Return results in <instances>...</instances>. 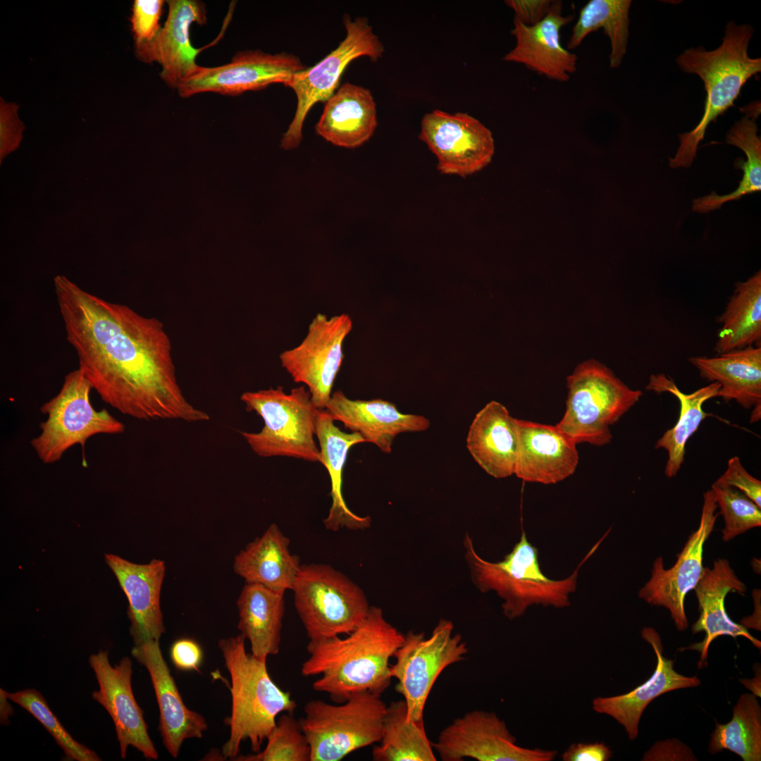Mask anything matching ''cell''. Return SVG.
Here are the masks:
<instances>
[{
    "label": "cell",
    "mask_w": 761,
    "mask_h": 761,
    "mask_svg": "<svg viewBox=\"0 0 761 761\" xmlns=\"http://www.w3.org/2000/svg\"><path fill=\"white\" fill-rule=\"evenodd\" d=\"M92 389L78 369L66 375L58 393L41 407L47 419L40 423L41 433L30 444L43 463L58 462L76 444L84 447L94 435L124 432L125 426L106 409H94L89 397Z\"/></svg>",
    "instance_id": "30bf717a"
},
{
    "label": "cell",
    "mask_w": 761,
    "mask_h": 761,
    "mask_svg": "<svg viewBox=\"0 0 761 761\" xmlns=\"http://www.w3.org/2000/svg\"><path fill=\"white\" fill-rule=\"evenodd\" d=\"M291 590L309 641L349 633L371 607L355 583L326 564H301Z\"/></svg>",
    "instance_id": "9c48e42d"
},
{
    "label": "cell",
    "mask_w": 761,
    "mask_h": 761,
    "mask_svg": "<svg viewBox=\"0 0 761 761\" xmlns=\"http://www.w3.org/2000/svg\"><path fill=\"white\" fill-rule=\"evenodd\" d=\"M506 4L511 8L514 18L527 25H534L547 16L552 1L550 0H508Z\"/></svg>",
    "instance_id": "7dc6e473"
},
{
    "label": "cell",
    "mask_w": 761,
    "mask_h": 761,
    "mask_svg": "<svg viewBox=\"0 0 761 761\" xmlns=\"http://www.w3.org/2000/svg\"><path fill=\"white\" fill-rule=\"evenodd\" d=\"M289 545V539L272 524L235 555L233 570L246 583L285 593L292 589L301 567Z\"/></svg>",
    "instance_id": "f1b7e54d"
},
{
    "label": "cell",
    "mask_w": 761,
    "mask_h": 761,
    "mask_svg": "<svg viewBox=\"0 0 761 761\" xmlns=\"http://www.w3.org/2000/svg\"><path fill=\"white\" fill-rule=\"evenodd\" d=\"M612 751L604 743H572L562 755L564 761H607Z\"/></svg>",
    "instance_id": "c3c4849f"
},
{
    "label": "cell",
    "mask_w": 761,
    "mask_h": 761,
    "mask_svg": "<svg viewBox=\"0 0 761 761\" xmlns=\"http://www.w3.org/2000/svg\"><path fill=\"white\" fill-rule=\"evenodd\" d=\"M753 32L750 25L729 21L717 48L707 51L703 47H691L677 57L681 70L701 79L706 97L699 123L690 132L679 135L680 145L674 157L669 158L671 168L691 166L709 125L734 106L743 85L760 73V58H751L748 52Z\"/></svg>",
    "instance_id": "3957f363"
},
{
    "label": "cell",
    "mask_w": 761,
    "mask_h": 761,
    "mask_svg": "<svg viewBox=\"0 0 761 761\" xmlns=\"http://www.w3.org/2000/svg\"><path fill=\"white\" fill-rule=\"evenodd\" d=\"M306 68L300 59L292 54H271L260 50H247L237 53L230 62L222 66H199L176 89L182 98L204 92L236 96L274 83L285 85L294 73Z\"/></svg>",
    "instance_id": "e0dca14e"
},
{
    "label": "cell",
    "mask_w": 761,
    "mask_h": 761,
    "mask_svg": "<svg viewBox=\"0 0 761 761\" xmlns=\"http://www.w3.org/2000/svg\"><path fill=\"white\" fill-rule=\"evenodd\" d=\"M284 594L257 583H246L238 597L237 628L249 640L252 655L259 660H266L280 650Z\"/></svg>",
    "instance_id": "1f68e13d"
},
{
    "label": "cell",
    "mask_w": 761,
    "mask_h": 761,
    "mask_svg": "<svg viewBox=\"0 0 761 761\" xmlns=\"http://www.w3.org/2000/svg\"><path fill=\"white\" fill-rule=\"evenodd\" d=\"M387 706L381 695L363 691L338 705L309 701L299 719L311 747V761H340L378 743Z\"/></svg>",
    "instance_id": "ba28073f"
},
{
    "label": "cell",
    "mask_w": 761,
    "mask_h": 761,
    "mask_svg": "<svg viewBox=\"0 0 761 761\" xmlns=\"http://www.w3.org/2000/svg\"><path fill=\"white\" fill-rule=\"evenodd\" d=\"M724 749L743 761L761 760V708L755 694H742L733 708L731 719L716 724L708 751L715 754Z\"/></svg>",
    "instance_id": "74e56055"
},
{
    "label": "cell",
    "mask_w": 761,
    "mask_h": 761,
    "mask_svg": "<svg viewBox=\"0 0 761 761\" xmlns=\"http://www.w3.org/2000/svg\"><path fill=\"white\" fill-rule=\"evenodd\" d=\"M247 412H254L263 419L259 432H242L249 447L262 457H288L321 464L317 447L316 421L318 409L304 385L285 393L278 386L255 392H245L240 397Z\"/></svg>",
    "instance_id": "52a82bcc"
},
{
    "label": "cell",
    "mask_w": 761,
    "mask_h": 761,
    "mask_svg": "<svg viewBox=\"0 0 761 761\" xmlns=\"http://www.w3.org/2000/svg\"><path fill=\"white\" fill-rule=\"evenodd\" d=\"M711 490L724 521L722 531L724 542L761 526V508L742 492L717 481Z\"/></svg>",
    "instance_id": "60d3db41"
},
{
    "label": "cell",
    "mask_w": 761,
    "mask_h": 761,
    "mask_svg": "<svg viewBox=\"0 0 761 761\" xmlns=\"http://www.w3.org/2000/svg\"><path fill=\"white\" fill-rule=\"evenodd\" d=\"M754 105L745 111V115L736 120L726 136L729 144L736 146L745 154L746 160L737 159L734 167L743 171L742 179L737 189L726 195L715 192L699 197L693 202V211L705 214L720 209L727 202L739 199L741 197L761 190V140L757 135L755 120L760 114Z\"/></svg>",
    "instance_id": "e575fe53"
},
{
    "label": "cell",
    "mask_w": 761,
    "mask_h": 761,
    "mask_svg": "<svg viewBox=\"0 0 761 761\" xmlns=\"http://www.w3.org/2000/svg\"><path fill=\"white\" fill-rule=\"evenodd\" d=\"M567 385L566 409L556 426L576 445L609 444L612 438L610 426L643 395L595 359L579 364L567 378Z\"/></svg>",
    "instance_id": "8992f818"
},
{
    "label": "cell",
    "mask_w": 761,
    "mask_h": 761,
    "mask_svg": "<svg viewBox=\"0 0 761 761\" xmlns=\"http://www.w3.org/2000/svg\"><path fill=\"white\" fill-rule=\"evenodd\" d=\"M715 351L719 354L753 346L761 340V272L738 283L719 318Z\"/></svg>",
    "instance_id": "836d02e7"
},
{
    "label": "cell",
    "mask_w": 761,
    "mask_h": 761,
    "mask_svg": "<svg viewBox=\"0 0 761 761\" xmlns=\"http://www.w3.org/2000/svg\"><path fill=\"white\" fill-rule=\"evenodd\" d=\"M261 752L237 755L238 761H311V747L299 721L292 714L284 712L268 736Z\"/></svg>",
    "instance_id": "ab89813d"
},
{
    "label": "cell",
    "mask_w": 761,
    "mask_h": 761,
    "mask_svg": "<svg viewBox=\"0 0 761 761\" xmlns=\"http://www.w3.org/2000/svg\"><path fill=\"white\" fill-rule=\"evenodd\" d=\"M698 601L700 616L692 626L693 633L704 632L703 641L683 648L695 650L700 653L698 667L707 658L710 643L717 637L729 636L734 638L742 636L760 649L761 642L753 636L747 628L732 621L725 610V598L731 592L743 595L747 590L745 583L736 576L727 559L718 558L712 568L705 567L700 581L694 588Z\"/></svg>",
    "instance_id": "cb8c5ba5"
},
{
    "label": "cell",
    "mask_w": 761,
    "mask_h": 761,
    "mask_svg": "<svg viewBox=\"0 0 761 761\" xmlns=\"http://www.w3.org/2000/svg\"><path fill=\"white\" fill-rule=\"evenodd\" d=\"M453 629L450 621L441 619L428 638L423 633L410 631L394 655L396 661L390 673L397 680L395 690L406 702L409 721L423 722L425 705L436 679L468 652L462 636L452 635Z\"/></svg>",
    "instance_id": "7c38bea8"
},
{
    "label": "cell",
    "mask_w": 761,
    "mask_h": 761,
    "mask_svg": "<svg viewBox=\"0 0 761 761\" xmlns=\"http://www.w3.org/2000/svg\"><path fill=\"white\" fill-rule=\"evenodd\" d=\"M465 558L475 586L483 593L493 590L504 600L503 613L514 619L533 605L562 608L570 605L569 595L576 588L578 571L588 555L569 577L552 580L542 572L538 553L522 532L520 540L503 560L491 562L482 559L466 534Z\"/></svg>",
    "instance_id": "5b68a950"
},
{
    "label": "cell",
    "mask_w": 761,
    "mask_h": 761,
    "mask_svg": "<svg viewBox=\"0 0 761 761\" xmlns=\"http://www.w3.org/2000/svg\"><path fill=\"white\" fill-rule=\"evenodd\" d=\"M404 636L380 607L371 606L364 621L346 637L309 641L302 674L320 676L312 683L314 690L328 693L338 703L363 691L381 695L391 683L390 660Z\"/></svg>",
    "instance_id": "7a4b0ae2"
},
{
    "label": "cell",
    "mask_w": 761,
    "mask_h": 761,
    "mask_svg": "<svg viewBox=\"0 0 761 761\" xmlns=\"http://www.w3.org/2000/svg\"><path fill=\"white\" fill-rule=\"evenodd\" d=\"M163 0H135L130 18L135 47L151 42L158 35Z\"/></svg>",
    "instance_id": "b9f144b4"
},
{
    "label": "cell",
    "mask_w": 761,
    "mask_h": 761,
    "mask_svg": "<svg viewBox=\"0 0 761 761\" xmlns=\"http://www.w3.org/2000/svg\"><path fill=\"white\" fill-rule=\"evenodd\" d=\"M104 557L127 597L130 633L135 645L159 641L165 632L160 603L164 562L153 559L140 564L112 554H106Z\"/></svg>",
    "instance_id": "7402d4cb"
},
{
    "label": "cell",
    "mask_w": 761,
    "mask_h": 761,
    "mask_svg": "<svg viewBox=\"0 0 761 761\" xmlns=\"http://www.w3.org/2000/svg\"><path fill=\"white\" fill-rule=\"evenodd\" d=\"M240 633L221 639L218 648L231 681V714L228 719L230 736L223 745V755L233 760L241 743L248 739L254 753L276 724L280 713L292 714L297 703L287 691L281 689L270 676L266 660H259L245 649Z\"/></svg>",
    "instance_id": "277c9868"
},
{
    "label": "cell",
    "mask_w": 761,
    "mask_h": 761,
    "mask_svg": "<svg viewBox=\"0 0 761 761\" xmlns=\"http://www.w3.org/2000/svg\"><path fill=\"white\" fill-rule=\"evenodd\" d=\"M1 691L6 698L21 706L41 723L63 750L68 760H101L94 751L72 737L52 712L47 701L38 691L30 688L15 693H8L2 690Z\"/></svg>",
    "instance_id": "f35d334b"
},
{
    "label": "cell",
    "mask_w": 761,
    "mask_h": 761,
    "mask_svg": "<svg viewBox=\"0 0 761 761\" xmlns=\"http://www.w3.org/2000/svg\"><path fill=\"white\" fill-rule=\"evenodd\" d=\"M642 638L652 645L657 657V665L652 675L632 691L619 695L596 697L592 707L595 712L614 718L625 729L629 738L638 736V725L643 711L655 698L672 691L698 686L700 679L676 672L674 662L663 655L662 639L652 627L641 631Z\"/></svg>",
    "instance_id": "d4e9b609"
},
{
    "label": "cell",
    "mask_w": 761,
    "mask_h": 761,
    "mask_svg": "<svg viewBox=\"0 0 761 761\" xmlns=\"http://www.w3.org/2000/svg\"><path fill=\"white\" fill-rule=\"evenodd\" d=\"M645 388L658 394L669 392L680 404V414L676 424L667 430L655 445V449L662 448L667 451L668 459L664 474L667 477L672 478L677 474L684 462L688 440L709 415L703 409V404L718 397L720 385L712 382L687 394L681 392L671 378L660 373L650 376Z\"/></svg>",
    "instance_id": "d6a6232c"
},
{
    "label": "cell",
    "mask_w": 761,
    "mask_h": 761,
    "mask_svg": "<svg viewBox=\"0 0 761 761\" xmlns=\"http://www.w3.org/2000/svg\"><path fill=\"white\" fill-rule=\"evenodd\" d=\"M19 106L0 99V157L1 161L20 145L25 128L18 116Z\"/></svg>",
    "instance_id": "7bdbcfd3"
},
{
    "label": "cell",
    "mask_w": 761,
    "mask_h": 761,
    "mask_svg": "<svg viewBox=\"0 0 761 761\" xmlns=\"http://www.w3.org/2000/svg\"><path fill=\"white\" fill-rule=\"evenodd\" d=\"M419 137L435 155L438 171L446 175L474 174L491 161L495 152L490 130L464 113L433 110L426 113Z\"/></svg>",
    "instance_id": "2e32d148"
},
{
    "label": "cell",
    "mask_w": 761,
    "mask_h": 761,
    "mask_svg": "<svg viewBox=\"0 0 761 761\" xmlns=\"http://www.w3.org/2000/svg\"><path fill=\"white\" fill-rule=\"evenodd\" d=\"M466 441L473 459L488 474L495 478L514 474L516 419L503 404L491 401L485 405L473 419Z\"/></svg>",
    "instance_id": "4316f807"
},
{
    "label": "cell",
    "mask_w": 761,
    "mask_h": 761,
    "mask_svg": "<svg viewBox=\"0 0 761 761\" xmlns=\"http://www.w3.org/2000/svg\"><path fill=\"white\" fill-rule=\"evenodd\" d=\"M574 18L562 15V1H552L547 16L534 25L514 18L511 33L516 45L502 60L523 64L550 80L567 82L576 70L578 57L562 45L560 31Z\"/></svg>",
    "instance_id": "ffe728a7"
},
{
    "label": "cell",
    "mask_w": 761,
    "mask_h": 761,
    "mask_svg": "<svg viewBox=\"0 0 761 761\" xmlns=\"http://www.w3.org/2000/svg\"><path fill=\"white\" fill-rule=\"evenodd\" d=\"M642 760H697L691 749L677 739H669L656 742L644 753Z\"/></svg>",
    "instance_id": "bcb514c9"
},
{
    "label": "cell",
    "mask_w": 761,
    "mask_h": 761,
    "mask_svg": "<svg viewBox=\"0 0 761 761\" xmlns=\"http://www.w3.org/2000/svg\"><path fill=\"white\" fill-rule=\"evenodd\" d=\"M717 508L714 492L711 489L705 491L699 526L688 536L675 564L667 569L663 558L657 557L649 580L638 591V597L647 603L668 610L679 631L688 626L685 598L702 577L704 545L714 529L719 514Z\"/></svg>",
    "instance_id": "9a60e30c"
},
{
    "label": "cell",
    "mask_w": 761,
    "mask_h": 761,
    "mask_svg": "<svg viewBox=\"0 0 761 761\" xmlns=\"http://www.w3.org/2000/svg\"><path fill=\"white\" fill-rule=\"evenodd\" d=\"M761 417V404H757L753 407L752 414L750 415V422L755 423L758 421Z\"/></svg>",
    "instance_id": "681fc988"
},
{
    "label": "cell",
    "mask_w": 761,
    "mask_h": 761,
    "mask_svg": "<svg viewBox=\"0 0 761 761\" xmlns=\"http://www.w3.org/2000/svg\"><path fill=\"white\" fill-rule=\"evenodd\" d=\"M325 409L333 421H338L352 432L359 433L365 442L390 453L392 445L400 433L421 432L429 428L425 416L403 414L393 403L381 399H349L341 390L334 392Z\"/></svg>",
    "instance_id": "484cf974"
},
{
    "label": "cell",
    "mask_w": 761,
    "mask_h": 761,
    "mask_svg": "<svg viewBox=\"0 0 761 761\" xmlns=\"http://www.w3.org/2000/svg\"><path fill=\"white\" fill-rule=\"evenodd\" d=\"M631 5V0L588 1L579 11L567 49L577 48L588 35L601 28L610 42V66L619 68L627 50Z\"/></svg>",
    "instance_id": "8d00e7d4"
},
{
    "label": "cell",
    "mask_w": 761,
    "mask_h": 761,
    "mask_svg": "<svg viewBox=\"0 0 761 761\" xmlns=\"http://www.w3.org/2000/svg\"><path fill=\"white\" fill-rule=\"evenodd\" d=\"M54 285L78 369L104 402L140 420H209L181 390L161 321L89 293L64 276Z\"/></svg>",
    "instance_id": "6da1fadb"
},
{
    "label": "cell",
    "mask_w": 761,
    "mask_h": 761,
    "mask_svg": "<svg viewBox=\"0 0 761 761\" xmlns=\"http://www.w3.org/2000/svg\"><path fill=\"white\" fill-rule=\"evenodd\" d=\"M514 474L526 482L553 484L572 475L579 463L576 444L555 426L516 419Z\"/></svg>",
    "instance_id": "44dd1931"
},
{
    "label": "cell",
    "mask_w": 761,
    "mask_h": 761,
    "mask_svg": "<svg viewBox=\"0 0 761 761\" xmlns=\"http://www.w3.org/2000/svg\"><path fill=\"white\" fill-rule=\"evenodd\" d=\"M689 361L701 378L720 385L718 397L735 400L745 409L761 404V347L750 346L713 357H693Z\"/></svg>",
    "instance_id": "4dcf8cb0"
},
{
    "label": "cell",
    "mask_w": 761,
    "mask_h": 761,
    "mask_svg": "<svg viewBox=\"0 0 761 761\" xmlns=\"http://www.w3.org/2000/svg\"><path fill=\"white\" fill-rule=\"evenodd\" d=\"M131 654L149 674L159 709L163 743L170 755L177 757L183 741L202 737L207 723L200 714L185 705L163 657L159 641L135 645Z\"/></svg>",
    "instance_id": "603a6c76"
},
{
    "label": "cell",
    "mask_w": 761,
    "mask_h": 761,
    "mask_svg": "<svg viewBox=\"0 0 761 761\" xmlns=\"http://www.w3.org/2000/svg\"><path fill=\"white\" fill-rule=\"evenodd\" d=\"M346 36L336 49L312 67L294 73L285 86L297 97V109L287 130L281 140L285 150L297 148L302 140V127L307 113L318 102H326L338 89L340 79L354 59L368 56L376 61L382 57L384 47L366 18L352 20L343 18Z\"/></svg>",
    "instance_id": "8fae6325"
},
{
    "label": "cell",
    "mask_w": 761,
    "mask_h": 761,
    "mask_svg": "<svg viewBox=\"0 0 761 761\" xmlns=\"http://www.w3.org/2000/svg\"><path fill=\"white\" fill-rule=\"evenodd\" d=\"M504 720L495 712L474 710L455 719L432 746L443 761H552L557 752L516 745Z\"/></svg>",
    "instance_id": "5bb4252c"
},
{
    "label": "cell",
    "mask_w": 761,
    "mask_h": 761,
    "mask_svg": "<svg viewBox=\"0 0 761 761\" xmlns=\"http://www.w3.org/2000/svg\"><path fill=\"white\" fill-rule=\"evenodd\" d=\"M379 745L372 750L375 761H435L423 722L409 721L404 700L387 706Z\"/></svg>",
    "instance_id": "d590c367"
},
{
    "label": "cell",
    "mask_w": 761,
    "mask_h": 761,
    "mask_svg": "<svg viewBox=\"0 0 761 761\" xmlns=\"http://www.w3.org/2000/svg\"><path fill=\"white\" fill-rule=\"evenodd\" d=\"M171 659L175 667L180 670H199L203 651L199 643L191 638H180L175 641L170 650Z\"/></svg>",
    "instance_id": "f6af8a7d"
},
{
    "label": "cell",
    "mask_w": 761,
    "mask_h": 761,
    "mask_svg": "<svg viewBox=\"0 0 761 761\" xmlns=\"http://www.w3.org/2000/svg\"><path fill=\"white\" fill-rule=\"evenodd\" d=\"M316 436L319 443L321 464L328 471L331 482L332 505L327 517L323 519L326 528L338 531L343 528L361 530L369 527L371 518L352 512L342 495V471L347 454L352 446L364 443V438L357 432H342L335 426L333 419L326 409L318 410Z\"/></svg>",
    "instance_id": "f546056e"
},
{
    "label": "cell",
    "mask_w": 761,
    "mask_h": 761,
    "mask_svg": "<svg viewBox=\"0 0 761 761\" xmlns=\"http://www.w3.org/2000/svg\"><path fill=\"white\" fill-rule=\"evenodd\" d=\"M377 125L376 106L371 92L345 82L326 101L315 130L333 144L353 149L367 142Z\"/></svg>",
    "instance_id": "83f0119b"
},
{
    "label": "cell",
    "mask_w": 761,
    "mask_h": 761,
    "mask_svg": "<svg viewBox=\"0 0 761 761\" xmlns=\"http://www.w3.org/2000/svg\"><path fill=\"white\" fill-rule=\"evenodd\" d=\"M717 481L738 489L761 508V481L745 469L738 457L729 460L726 471Z\"/></svg>",
    "instance_id": "ee69618b"
},
{
    "label": "cell",
    "mask_w": 761,
    "mask_h": 761,
    "mask_svg": "<svg viewBox=\"0 0 761 761\" xmlns=\"http://www.w3.org/2000/svg\"><path fill=\"white\" fill-rule=\"evenodd\" d=\"M89 663L99 684V689L92 693V698L104 707L113 722L120 757L124 759L128 746L132 745L145 758L156 760L158 752L148 734L143 711L132 692L130 658L124 657L112 666L109 652L100 650L90 655Z\"/></svg>",
    "instance_id": "ac0fdd59"
},
{
    "label": "cell",
    "mask_w": 761,
    "mask_h": 761,
    "mask_svg": "<svg viewBox=\"0 0 761 761\" xmlns=\"http://www.w3.org/2000/svg\"><path fill=\"white\" fill-rule=\"evenodd\" d=\"M167 4L168 16L158 35L149 44L135 47V54L144 63H158L162 80L177 89L199 67L196 58L201 49L192 45L190 27L193 23L206 24V10L197 0H169Z\"/></svg>",
    "instance_id": "d6986e66"
},
{
    "label": "cell",
    "mask_w": 761,
    "mask_h": 761,
    "mask_svg": "<svg viewBox=\"0 0 761 761\" xmlns=\"http://www.w3.org/2000/svg\"><path fill=\"white\" fill-rule=\"evenodd\" d=\"M348 314L328 318L318 314L297 347L280 354L281 366L296 383H304L318 409H325L343 359V344L352 329Z\"/></svg>",
    "instance_id": "4fadbf2b"
}]
</instances>
